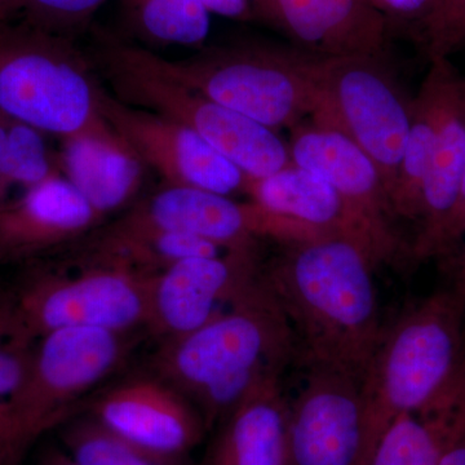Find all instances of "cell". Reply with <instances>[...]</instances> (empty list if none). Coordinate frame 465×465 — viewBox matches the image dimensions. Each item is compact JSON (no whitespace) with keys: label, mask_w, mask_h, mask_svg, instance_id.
Masks as SVG:
<instances>
[{"label":"cell","mask_w":465,"mask_h":465,"mask_svg":"<svg viewBox=\"0 0 465 465\" xmlns=\"http://www.w3.org/2000/svg\"><path fill=\"white\" fill-rule=\"evenodd\" d=\"M465 237V235H464ZM465 300V242L454 259V286Z\"/></svg>","instance_id":"d590c367"},{"label":"cell","mask_w":465,"mask_h":465,"mask_svg":"<svg viewBox=\"0 0 465 465\" xmlns=\"http://www.w3.org/2000/svg\"><path fill=\"white\" fill-rule=\"evenodd\" d=\"M101 217L60 173L0 203V265L26 262L72 243Z\"/></svg>","instance_id":"e0dca14e"},{"label":"cell","mask_w":465,"mask_h":465,"mask_svg":"<svg viewBox=\"0 0 465 465\" xmlns=\"http://www.w3.org/2000/svg\"><path fill=\"white\" fill-rule=\"evenodd\" d=\"M158 273L82 260L76 274L35 269L7 293L12 312L34 341L66 329L133 332L148 323Z\"/></svg>","instance_id":"9c48e42d"},{"label":"cell","mask_w":465,"mask_h":465,"mask_svg":"<svg viewBox=\"0 0 465 465\" xmlns=\"http://www.w3.org/2000/svg\"><path fill=\"white\" fill-rule=\"evenodd\" d=\"M307 366L304 385L287 403L286 465H369L362 379Z\"/></svg>","instance_id":"30bf717a"},{"label":"cell","mask_w":465,"mask_h":465,"mask_svg":"<svg viewBox=\"0 0 465 465\" xmlns=\"http://www.w3.org/2000/svg\"><path fill=\"white\" fill-rule=\"evenodd\" d=\"M312 52L274 45H224L183 60L153 54L155 65L225 108L278 131L316 109Z\"/></svg>","instance_id":"8992f818"},{"label":"cell","mask_w":465,"mask_h":465,"mask_svg":"<svg viewBox=\"0 0 465 465\" xmlns=\"http://www.w3.org/2000/svg\"><path fill=\"white\" fill-rule=\"evenodd\" d=\"M45 134L9 118L7 143L0 176V203L9 200L15 189L21 193L60 173Z\"/></svg>","instance_id":"4316f807"},{"label":"cell","mask_w":465,"mask_h":465,"mask_svg":"<svg viewBox=\"0 0 465 465\" xmlns=\"http://www.w3.org/2000/svg\"><path fill=\"white\" fill-rule=\"evenodd\" d=\"M210 14L237 21H251L255 18L251 0H201Z\"/></svg>","instance_id":"d6a6232c"},{"label":"cell","mask_w":465,"mask_h":465,"mask_svg":"<svg viewBox=\"0 0 465 465\" xmlns=\"http://www.w3.org/2000/svg\"><path fill=\"white\" fill-rule=\"evenodd\" d=\"M137 32L161 45H200L210 33L201 0H121Z\"/></svg>","instance_id":"484cf974"},{"label":"cell","mask_w":465,"mask_h":465,"mask_svg":"<svg viewBox=\"0 0 465 465\" xmlns=\"http://www.w3.org/2000/svg\"><path fill=\"white\" fill-rule=\"evenodd\" d=\"M244 193L266 210L323 235L360 242L371 253L376 264L387 262L374 234L341 193L307 168L291 163L269 176L250 177Z\"/></svg>","instance_id":"ac0fdd59"},{"label":"cell","mask_w":465,"mask_h":465,"mask_svg":"<svg viewBox=\"0 0 465 465\" xmlns=\"http://www.w3.org/2000/svg\"><path fill=\"white\" fill-rule=\"evenodd\" d=\"M298 356L286 317L260 278L225 313L191 333L161 342L155 375L182 391L213 427L262 382Z\"/></svg>","instance_id":"7a4b0ae2"},{"label":"cell","mask_w":465,"mask_h":465,"mask_svg":"<svg viewBox=\"0 0 465 465\" xmlns=\"http://www.w3.org/2000/svg\"><path fill=\"white\" fill-rule=\"evenodd\" d=\"M418 39L428 60L450 57L465 43V0H440Z\"/></svg>","instance_id":"f546056e"},{"label":"cell","mask_w":465,"mask_h":465,"mask_svg":"<svg viewBox=\"0 0 465 465\" xmlns=\"http://www.w3.org/2000/svg\"><path fill=\"white\" fill-rule=\"evenodd\" d=\"M262 273L307 365L363 379L381 341L369 250L345 237L284 244Z\"/></svg>","instance_id":"6da1fadb"},{"label":"cell","mask_w":465,"mask_h":465,"mask_svg":"<svg viewBox=\"0 0 465 465\" xmlns=\"http://www.w3.org/2000/svg\"><path fill=\"white\" fill-rule=\"evenodd\" d=\"M8 116L0 114V176H2L3 157H5V143L8 134Z\"/></svg>","instance_id":"f35d334b"},{"label":"cell","mask_w":465,"mask_h":465,"mask_svg":"<svg viewBox=\"0 0 465 465\" xmlns=\"http://www.w3.org/2000/svg\"><path fill=\"white\" fill-rule=\"evenodd\" d=\"M450 443L465 440V390L449 414Z\"/></svg>","instance_id":"836d02e7"},{"label":"cell","mask_w":465,"mask_h":465,"mask_svg":"<svg viewBox=\"0 0 465 465\" xmlns=\"http://www.w3.org/2000/svg\"><path fill=\"white\" fill-rule=\"evenodd\" d=\"M465 162V76L452 65L443 94L439 133L421 194L419 231L410 258L436 256L437 243L457 204Z\"/></svg>","instance_id":"ffe728a7"},{"label":"cell","mask_w":465,"mask_h":465,"mask_svg":"<svg viewBox=\"0 0 465 465\" xmlns=\"http://www.w3.org/2000/svg\"><path fill=\"white\" fill-rule=\"evenodd\" d=\"M317 90L312 122L332 128L369 155L381 173L388 200L411 122L412 100L382 54H313Z\"/></svg>","instance_id":"ba28073f"},{"label":"cell","mask_w":465,"mask_h":465,"mask_svg":"<svg viewBox=\"0 0 465 465\" xmlns=\"http://www.w3.org/2000/svg\"><path fill=\"white\" fill-rule=\"evenodd\" d=\"M36 341L18 323L7 293L0 295V446L3 454L5 449L3 416L25 378Z\"/></svg>","instance_id":"83f0119b"},{"label":"cell","mask_w":465,"mask_h":465,"mask_svg":"<svg viewBox=\"0 0 465 465\" xmlns=\"http://www.w3.org/2000/svg\"><path fill=\"white\" fill-rule=\"evenodd\" d=\"M106 0H24V20L73 39L90 25Z\"/></svg>","instance_id":"f1b7e54d"},{"label":"cell","mask_w":465,"mask_h":465,"mask_svg":"<svg viewBox=\"0 0 465 465\" xmlns=\"http://www.w3.org/2000/svg\"><path fill=\"white\" fill-rule=\"evenodd\" d=\"M255 18L296 48L324 54H384L391 24L369 0H251Z\"/></svg>","instance_id":"2e32d148"},{"label":"cell","mask_w":465,"mask_h":465,"mask_svg":"<svg viewBox=\"0 0 465 465\" xmlns=\"http://www.w3.org/2000/svg\"><path fill=\"white\" fill-rule=\"evenodd\" d=\"M391 25L397 23L411 26L418 36L425 21L430 17L440 0H369Z\"/></svg>","instance_id":"4dcf8cb0"},{"label":"cell","mask_w":465,"mask_h":465,"mask_svg":"<svg viewBox=\"0 0 465 465\" xmlns=\"http://www.w3.org/2000/svg\"><path fill=\"white\" fill-rule=\"evenodd\" d=\"M465 300L440 290L382 332L362 379L370 450L401 414L451 411L465 390Z\"/></svg>","instance_id":"3957f363"},{"label":"cell","mask_w":465,"mask_h":465,"mask_svg":"<svg viewBox=\"0 0 465 465\" xmlns=\"http://www.w3.org/2000/svg\"><path fill=\"white\" fill-rule=\"evenodd\" d=\"M449 442V412L401 414L385 428L369 465H439Z\"/></svg>","instance_id":"cb8c5ba5"},{"label":"cell","mask_w":465,"mask_h":465,"mask_svg":"<svg viewBox=\"0 0 465 465\" xmlns=\"http://www.w3.org/2000/svg\"><path fill=\"white\" fill-rule=\"evenodd\" d=\"M56 158L60 173L101 219L130 203L145 177L142 159L108 124L63 137Z\"/></svg>","instance_id":"d6986e66"},{"label":"cell","mask_w":465,"mask_h":465,"mask_svg":"<svg viewBox=\"0 0 465 465\" xmlns=\"http://www.w3.org/2000/svg\"><path fill=\"white\" fill-rule=\"evenodd\" d=\"M100 112L106 124L153 168L167 186L201 189L231 197L246 191L250 176L179 122L128 105L105 90Z\"/></svg>","instance_id":"8fae6325"},{"label":"cell","mask_w":465,"mask_h":465,"mask_svg":"<svg viewBox=\"0 0 465 465\" xmlns=\"http://www.w3.org/2000/svg\"><path fill=\"white\" fill-rule=\"evenodd\" d=\"M130 336L66 329L38 339L25 378L3 416L9 465H21L43 434L69 420L75 403L121 367Z\"/></svg>","instance_id":"52a82bcc"},{"label":"cell","mask_w":465,"mask_h":465,"mask_svg":"<svg viewBox=\"0 0 465 465\" xmlns=\"http://www.w3.org/2000/svg\"><path fill=\"white\" fill-rule=\"evenodd\" d=\"M439 465H465V440L450 443L443 451Z\"/></svg>","instance_id":"e575fe53"},{"label":"cell","mask_w":465,"mask_h":465,"mask_svg":"<svg viewBox=\"0 0 465 465\" xmlns=\"http://www.w3.org/2000/svg\"><path fill=\"white\" fill-rule=\"evenodd\" d=\"M124 216L194 235L223 250L255 246L256 238L289 244L327 237L255 202L241 203L228 195L183 186H164Z\"/></svg>","instance_id":"7c38bea8"},{"label":"cell","mask_w":465,"mask_h":465,"mask_svg":"<svg viewBox=\"0 0 465 465\" xmlns=\"http://www.w3.org/2000/svg\"><path fill=\"white\" fill-rule=\"evenodd\" d=\"M253 247L183 259L159 272L150 290L146 329L161 342L200 329L223 304L232 305L259 283Z\"/></svg>","instance_id":"4fadbf2b"},{"label":"cell","mask_w":465,"mask_h":465,"mask_svg":"<svg viewBox=\"0 0 465 465\" xmlns=\"http://www.w3.org/2000/svg\"><path fill=\"white\" fill-rule=\"evenodd\" d=\"M38 465H78L65 450L52 449L43 455Z\"/></svg>","instance_id":"74e56055"},{"label":"cell","mask_w":465,"mask_h":465,"mask_svg":"<svg viewBox=\"0 0 465 465\" xmlns=\"http://www.w3.org/2000/svg\"><path fill=\"white\" fill-rule=\"evenodd\" d=\"M291 161L320 174L336 189L369 226L388 262L409 249L394 231L391 211L381 173L372 159L345 134L313 124L292 128Z\"/></svg>","instance_id":"5bb4252c"},{"label":"cell","mask_w":465,"mask_h":465,"mask_svg":"<svg viewBox=\"0 0 465 465\" xmlns=\"http://www.w3.org/2000/svg\"><path fill=\"white\" fill-rule=\"evenodd\" d=\"M103 91L73 39L25 20L0 24V114L63 139L106 124Z\"/></svg>","instance_id":"5b68a950"},{"label":"cell","mask_w":465,"mask_h":465,"mask_svg":"<svg viewBox=\"0 0 465 465\" xmlns=\"http://www.w3.org/2000/svg\"><path fill=\"white\" fill-rule=\"evenodd\" d=\"M63 425L64 450L78 465H185V459L150 451L91 415L73 421L69 419Z\"/></svg>","instance_id":"d4e9b609"},{"label":"cell","mask_w":465,"mask_h":465,"mask_svg":"<svg viewBox=\"0 0 465 465\" xmlns=\"http://www.w3.org/2000/svg\"><path fill=\"white\" fill-rule=\"evenodd\" d=\"M452 64L449 57L430 60V69L412 99L411 122L399 173L390 194L394 216L418 220L421 194L439 133L443 94Z\"/></svg>","instance_id":"7402d4cb"},{"label":"cell","mask_w":465,"mask_h":465,"mask_svg":"<svg viewBox=\"0 0 465 465\" xmlns=\"http://www.w3.org/2000/svg\"><path fill=\"white\" fill-rule=\"evenodd\" d=\"M465 235V162L463 180H461L460 192L457 204H455L454 211L451 216L449 217L445 228L440 232L439 243H437L436 256L450 255L455 250L459 242L463 240Z\"/></svg>","instance_id":"1f68e13d"},{"label":"cell","mask_w":465,"mask_h":465,"mask_svg":"<svg viewBox=\"0 0 465 465\" xmlns=\"http://www.w3.org/2000/svg\"><path fill=\"white\" fill-rule=\"evenodd\" d=\"M92 64L112 85L116 99L191 128L252 179L269 176L292 163L289 143L277 131L167 75L155 65L153 52L130 43L101 39Z\"/></svg>","instance_id":"277c9868"},{"label":"cell","mask_w":465,"mask_h":465,"mask_svg":"<svg viewBox=\"0 0 465 465\" xmlns=\"http://www.w3.org/2000/svg\"><path fill=\"white\" fill-rule=\"evenodd\" d=\"M90 415L164 457L185 459L206 430L191 401L157 375L130 379L110 388L94 400Z\"/></svg>","instance_id":"9a60e30c"},{"label":"cell","mask_w":465,"mask_h":465,"mask_svg":"<svg viewBox=\"0 0 465 465\" xmlns=\"http://www.w3.org/2000/svg\"><path fill=\"white\" fill-rule=\"evenodd\" d=\"M224 421L210 465H286L287 402L280 376L262 382Z\"/></svg>","instance_id":"44dd1931"},{"label":"cell","mask_w":465,"mask_h":465,"mask_svg":"<svg viewBox=\"0 0 465 465\" xmlns=\"http://www.w3.org/2000/svg\"><path fill=\"white\" fill-rule=\"evenodd\" d=\"M222 251L228 250L186 232L124 216L94 235L85 246L84 260L159 273L183 259L216 256Z\"/></svg>","instance_id":"603a6c76"},{"label":"cell","mask_w":465,"mask_h":465,"mask_svg":"<svg viewBox=\"0 0 465 465\" xmlns=\"http://www.w3.org/2000/svg\"><path fill=\"white\" fill-rule=\"evenodd\" d=\"M24 0H0V24L14 20L23 14Z\"/></svg>","instance_id":"8d00e7d4"}]
</instances>
